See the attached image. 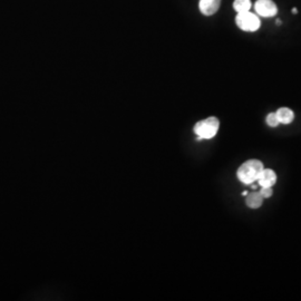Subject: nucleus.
<instances>
[{
  "label": "nucleus",
  "instance_id": "1",
  "mask_svg": "<svg viewBox=\"0 0 301 301\" xmlns=\"http://www.w3.org/2000/svg\"><path fill=\"white\" fill-rule=\"evenodd\" d=\"M264 164L259 159H249L243 163V164L238 169V178L243 184H252L253 182L258 180L259 175L264 170Z\"/></svg>",
  "mask_w": 301,
  "mask_h": 301
},
{
  "label": "nucleus",
  "instance_id": "2",
  "mask_svg": "<svg viewBox=\"0 0 301 301\" xmlns=\"http://www.w3.org/2000/svg\"><path fill=\"white\" fill-rule=\"evenodd\" d=\"M219 127V120L214 116H211L203 121L197 122V123L194 125L193 131L196 134L197 140H210L216 135Z\"/></svg>",
  "mask_w": 301,
  "mask_h": 301
},
{
  "label": "nucleus",
  "instance_id": "3",
  "mask_svg": "<svg viewBox=\"0 0 301 301\" xmlns=\"http://www.w3.org/2000/svg\"><path fill=\"white\" fill-rule=\"evenodd\" d=\"M235 22H237L238 27L245 32H256L260 28L261 25L260 19L258 18L257 15L250 13V10L239 13L235 17Z\"/></svg>",
  "mask_w": 301,
  "mask_h": 301
},
{
  "label": "nucleus",
  "instance_id": "4",
  "mask_svg": "<svg viewBox=\"0 0 301 301\" xmlns=\"http://www.w3.org/2000/svg\"><path fill=\"white\" fill-rule=\"evenodd\" d=\"M257 14L261 17H274L278 13V7L272 0H258L254 5Z\"/></svg>",
  "mask_w": 301,
  "mask_h": 301
},
{
  "label": "nucleus",
  "instance_id": "5",
  "mask_svg": "<svg viewBox=\"0 0 301 301\" xmlns=\"http://www.w3.org/2000/svg\"><path fill=\"white\" fill-rule=\"evenodd\" d=\"M221 0H200V11L205 16H212L219 10Z\"/></svg>",
  "mask_w": 301,
  "mask_h": 301
},
{
  "label": "nucleus",
  "instance_id": "6",
  "mask_svg": "<svg viewBox=\"0 0 301 301\" xmlns=\"http://www.w3.org/2000/svg\"><path fill=\"white\" fill-rule=\"evenodd\" d=\"M257 181L261 186H270V188H272L277 182V174L272 170L264 169L260 175H259Z\"/></svg>",
  "mask_w": 301,
  "mask_h": 301
},
{
  "label": "nucleus",
  "instance_id": "7",
  "mask_svg": "<svg viewBox=\"0 0 301 301\" xmlns=\"http://www.w3.org/2000/svg\"><path fill=\"white\" fill-rule=\"evenodd\" d=\"M279 123L281 124H290L295 119V114L292 110L288 107H281L276 112Z\"/></svg>",
  "mask_w": 301,
  "mask_h": 301
},
{
  "label": "nucleus",
  "instance_id": "8",
  "mask_svg": "<svg viewBox=\"0 0 301 301\" xmlns=\"http://www.w3.org/2000/svg\"><path fill=\"white\" fill-rule=\"evenodd\" d=\"M262 202H264V196L260 192H252L247 195L246 204L250 209H259L262 205Z\"/></svg>",
  "mask_w": 301,
  "mask_h": 301
},
{
  "label": "nucleus",
  "instance_id": "9",
  "mask_svg": "<svg viewBox=\"0 0 301 301\" xmlns=\"http://www.w3.org/2000/svg\"><path fill=\"white\" fill-rule=\"evenodd\" d=\"M251 0H234L233 8L237 13H245V11H249L251 9Z\"/></svg>",
  "mask_w": 301,
  "mask_h": 301
},
{
  "label": "nucleus",
  "instance_id": "10",
  "mask_svg": "<svg viewBox=\"0 0 301 301\" xmlns=\"http://www.w3.org/2000/svg\"><path fill=\"white\" fill-rule=\"evenodd\" d=\"M266 124L271 127H277L279 125V120H278L277 114L276 113H270L268 116H266Z\"/></svg>",
  "mask_w": 301,
  "mask_h": 301
},
{
  "label": "nucleus",
  "instance_id": "11",
  "mask_svg": "<svg viewBox=\"0 0 301 301\" xmlns=\"http://www.w3.org/2000/svg\"><path fill=\"white\" fill-rule=\"evenodd\" d=\"M260 194L264 196V199H269V197L272 196L273 190L272 188H270V186H261Z\"/></svg>",
  "mask_w": 301,
  "mask_h": 301
},
{
  "label": "nucleus",
  "instance_id": "12",
  "mask_svg": "<svg viewBox=\"0 0 301 301\" xmlns=\"http://www.w3.org/2000/svg\"><path fill=\"white\" fill-rule=\"evenodd\" d=\"M248 194H249V193H248V191H245V192H243V193H242V195H243V196H247V195H248Z\"/></svg>",
  "mask_w": 301,
  "mask_h": 301
},
{
  "label": "nucleus",
  "instance_id": "13",
  "mask_svg": "<svg viewBox=\"0 0 301 301\" xmlns=\"http://www.w3.org/2000/svg\"><path fill=\"white\" fill-rule=\"evenodd\" d=\"M292 13H293V14H297V8H293V9H292Z\"/></svg>",
  "mask_w": 301,
  "mask_h": 301
}]
</instances>
